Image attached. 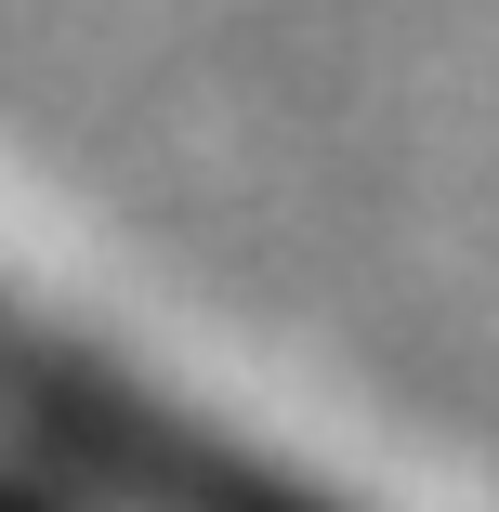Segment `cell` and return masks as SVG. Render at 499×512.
Returning <instances> with one entry per match:
<instances>
[{
    "label": "cell",
    "mask_w": 499,
    "mask_h": 512,
    "mask_svg": "<svg viewBox=\"0 0 499 512\" xmlns=\"http://www.w3.org/2000/svg\"><path fill=\"white\" fill-rule=\"evenodd\" d=\"M0 512H92V499L53 486V473H27V460H0Z\"/></svg>",
    "instance_id": "1"
}]
</instances>
